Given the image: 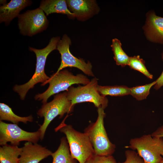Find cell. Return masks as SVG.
<instances>
[{
    "label": "cell",
    "mask_w": 163,
    "mask_h": 163,
    "mask_svg": "<svg viewBox=\"0 0 163 163\" xmlns=\"http://www.w3.org/2000/svg\"><path fill=\"white\" fill-rule=\"evenodd\" d=\"M74 106L68 99L66 91L56 94L51 101L43 104L37 113L38 116L44 118L38 129L40 133V139L43 140L48 126L55 118L59 116L61 118L65 114L71 113Z\"/></svg>",
    "instance_id": "6"
},
{
    "label": "cell",
    "mask_w": 163,
    "mask_h": 163,
    "mask_svg": "<svg viewBox=\"0 0 163 163\" xmlns=\"http://www.w3.org/2000/svg\"><path fill=\"white\" fill-rule=\"evenodd\" d=\"M33 120L31 115L26 117L18 116L14 114L8 106L3 103H0V121H9L13 124H18L19 122L26 123L27 122H32Z\"/></svg>",
    "instance_id": "18"
},
{
    "label": "cell",
    "mask_w": 163,
    "mask_h": 163,
    "mask_svg": "<svg viewBox=\"0 0 163 163\" xmlns=\"http://www.w3.org/2000/svg\"><path fill=\"white\" fill-rule=\"evenodd\" d=\"M40 133L37 131L30 132L22 129L18 124L6 123L0 121V145L10 142L11 145L18 146L20 142L27 141L37 143L40 139Z\"/></svg>",
    "instance_id": "10"
},
{
    "label": "cell",
    "mask_w": 163,
    "mask_h": 163,
    "mask_svg": "<svg viewBox=\"0 0 163 163\" xmlns=\"http://www.w3.org/2000/svg\"><path fill=\"white\" fill-rule=\"evenodd\" d=\"M128 65L131 68L141 72L148 78H152V75L149 72L145 66L144 61L139 56L130 57Z\"/></svg>",
    "instance_id": "22"
},
{
    "label": "cell",
    "mask_w": 163,
    "mask_h": 163,
    "mask_svg": "<svg viewBox=\"0 0 163 163\" xmlns=\"http://www.w3.org/2000/svg\"><path fill=\"white\" fill-rule=\"evenodd\" d=\"M66 117L55 129L66 136L71 155L79 163H85L94 155V151L89 138L85 133L75 129L72 126L65 123Z\"/></svg>",
    "instance_id": "2"
},
{
    "label": "cell",
    "mask_w": 163,
    "mask_h": 163,
    "mask_svg": "<svg viewBox=\"0 0 163 163\" xmlns=\"http://www.w3.org/2000/svg\"><path fill=\"white\" fill-rule=\"evenodd\" d=\"M60 39L59 37H54L50 39L48 44L45 48L40 49L29 47L36 56V64L35 72L31 78L26 83L22 85H15L14 91L17 92L20 99L24 100L28 91L33 88L36 84L41 83L43 85L50 78L45 73V66L48 55L53 50L56 49L57 44Z\"/></svg>",
    "instance_id": "1"
},
{
    "label": "cell",
    "mask_w": 163,
    "mask_h": 163,
    "mask_svg": "<svg viewBox=\"0 0 163 163\" xmlns=\"http://www.w3.org/2000/svg\"><path fill=\"white\" fill-rule=\"evenodd\" d=\"M163 60V55H162ZM156 83L154 85V88L158 90L163 86V71L159 77L156 81Z\"/></svg>",
    "instance_id": "25"
},
{
    "label": "cell",
    "mask_w": 163,
    "mask_h": 163,
    "mask_svg": "<svg viewBox=\"0 0 163 163\" xmlns=\"http://www.w3.org/2000/svg\"><path fill=\"white\" fill-rule=\"evenodd\" d=\"M71 44V40L66 34H64L59 41L56 49L61 54V61L56 73L66 67H73L80 69L88 76H94L91 62L88 61L86 63L83 59L74 56L70 51L69 46Z\"/></svg>",
    "instance_id": "9"
},
{
    "label": "cell",
    "mask_w": 163,
    "mask_h": 163,
    "mask_svg": "<svg viewBox=\"0 0 163 163\" xmlns=\"http://www.w3.org/2000/svg\"><path fill=\"white\" fill-rule=\"evenodd\" d=\"M85 163H117L112 155L103 156L94 155L88 159Z\"/></svg>",
    "instance_id": "23"
},
{
    "label": "cell",
    "mask_w": 163,
    "mask_h": 163,
    "mask_svg": "<svg viewBox=\"0 0 163 163\" xmlns=\"http://www.w3.org/2000/svg\"><path fill=\"white\" fill-rule=\"evenodd\" d=\"M90 81L87 77L82 74L74 75L67 70H61L55 73L45 83L41 85L43 86L49 83V85L44 92L36 95L34 98L36 100L41 101L43 104H44L47 103L48 99L51 96L62 91H66L72 85L82 84L85 85Z\"/></svg>",
    "instance_id": "3"
},
{
    "label": "cell",
    "mask_w": 163,
    "mask_h": 163,
    "mask_svg": "<svg viewBox=\"0 0 163 163\" xmlns=\"http://www.w3.org/2000/svg\"><path fill=\"white\" fill-rule=\"evenodd\" d=\"M39 8L46 16L54 13L66 14L69 18L74 17V14L69 10L65 0H43L41 1Z\"/></svg>",
    "instance_id": "15"
},
{
    "label": "cell",
    "mask_w": 163,
    "mask_h": 163,
    "mask_svg": "<svg viewBox=\"0 0 163 163\" xmlns=\"http://www.w3.org/2000/svg\"><path fill=\"white\" fill-rule=\"evenodd\" d=\"M52 152L46 147L28 142L24 143L19 158V163H39L51 155Z\"/></svg>",
    "instance_id": "13"
},
{
    "label": "cell",
    "mask_w": 163,
    "mask_h": 163,
    "mask_svg": "<svg viewBox=\"0 0 163 163\" xmlns=\"http://www.w3.org/2000/svg\"><path fill=\"white\" fill-rule=\"evenodd\" d=\"M125 161L118 163H145L142 159L134 150H128L125 152Z\"/></svg>",
    "instance_id": "24"
},
{
    "label": "cell",
    "mask_w": 163,
    "mask_h": 163,
    "mask_svg": "<svg viewBox=\"0 0 163 163\" xmlns=\"http://www.w3.org/2000/svg\"><path fill=\"white\" fill-rule=\"evenodd\" d=\"M162 55H163V51L162 53Z\"/></svg>",
    "instance_id": "29"
},
{
    "label": "cell",
    "mask_w": 163,
    "mask_h": 163,
    "mask_svg": "<svg viewBox=\"0 0 163 163\" xmlns=\"http://www.w3.org/2000/svg\"><path fill=\"white\" fill-rule=\"evenodd\" d=\"M161 163H163V159L162 161L161 162Z\"/></svg>",
    "instance_id": "28"
},
{
    "label": "cell",
    "mask_w": 163,
    "mask_h": 163,
    "mask_svg": "<svg viewBox=\"0 0 163 163\" xmlns=\"http://www.w3.org/2000/svg\"><path fill=\"white\" fill-rule=\"evenodd\" d=\"M6 0H0V4H2V5H3L6 4Z\"/></svg>",
    "instance_id": "27"
},
{
    "label": "cell",
    "mask_w": 163,
    "mask_h": 163,
    "mask_svg": "<svg viewBox=\"0 0 163 163\" xmlns=\"http://www.w3.org/2000/svg\"><path fill=\"white\" fill-rule=\"evenodd\" d=\"M104 109L97 108L98 116L95 123L89 125L84 130L93 146L95 155L108 156L114 153L116 148L110 140L104 124L106 116Z\"/></svg>",
    "instance_id": "4"
},
{
    "label": "cell",
    "mask_w": 163,
    "mask_h": 163,
    "mask_svg": "<svg viewBox=\"0 0 163 163\" xmlns=\"http://www.w3.org/2000/svg\"><path fill=\"white\" fill-rule=\"evenodd\" d=\"M125 148L136 150L145 163H161L163 159V138L144 135L131 139Z\"/></svg>",
    "instance_id": "5"
},
{
    "label": "cell",
    "mask_w": 163,
    "mask_h": 163,
    "mask_svg": "<svg viewBox=\"0 0 163 163\" xmlns=\"http://www.w3.org/2000/svg\"><path fill=\"white\" fill-rule=\"evenodd\" d=\"M151 135L153 137L163 138V124L158 127Z\"/></svg>",
    "instance_id": "26"
},
{
    "label": "cell",
    "mask_w": 163,
    "mask_h": 163,
    "mask_svg": "<svg viewBox=\"0 0 163 163\" xmlns=\"http://www.w3.org/2000/svg\"><path fill=\"white\" fill-rule=\"evenodd\" d=\"M143 29L147 39L153 43L163 44V18L152 11L147 13Z\"/></svg>",
    "instance_id": "12"
},
{
    "label": "cell",
    "mask_w": 163,
    "mask_h": 163,
    "mask_svg": "<svg viewBox=\"0 0 163 163\" xmlns=\"http://www.w3.org/2000/svg\"><path fill=\"white\" fill-rule=\"evenodd\" d=\"M68 7L80 21H85L98 13L99 8L94 0H66Z\"/></svg>",
    "instance_id": "11"
},
{
    "label": "cell",
    "mask_w": 163,
    "mask_h": 163,
    "mask_svg": "<svg viewBox=\"0 0 163 163\" xmlns=\"http://www.w3.org/2000/svg\"><path fill=\"white\" fill-rule=\"evenodd\" d=\"M98 91L104 96L109 95L121 96L130 94V88L124 86H106L98 85Z\"/></svg>",
    "instance_id": "20"
},
{
    "label": "cell",
    "mask_w": 163,
    "mask_h": 163,
    "mask_svg": "<svg viewBox=\"0 0 163 163\" xmlns=\"http://www.w3.org/2000/svg\"><path fill=\"white\" fill-rule=\"evenodd\" d=\"M22 148L7 144L0 147V163H19Z\"/></svg>",
    "instance_id": "17"
},
{
    "label": "cell",
    "mask_w": 163,
    "mask_h": 163,
    "mask_svg": "<svg viewBox=\"0 0 163 163\" xmlns=\"http://www.w3.org/2000/svg\"><path fill=\"white\" fill-rule=\"evenodd\" d=\"M18 18V28L23 35L32 37L46 30L49 25L44 11L39 8L27 11Z\"/></svg>",
    "instance_id": "8"
},
{
    "label": "cell",
    "mask_w": 163,
    "mask_h": 163,
    "mask_svg": "<svg viewBox=\"0 0 163 163\" xmlns=\"http://www.w3.org/2000/svg\"><path fill=\"white\" fill-rule=\"evenodd\" d=\"M52 163H78L72 156L66 138L61 139L60 144L57 150L52 153Z\"/></svg>",
    "instance_id": "16"
},
{
    "label": "cell",
    "mask_w": 163,
    "mask_h": 163,
    "mask_svg": "<svg viewBox=\"0 0 163 163\" xmlns=\"http://www.w3.org/2000/svg\"><path fill=\"white\" fill-rule=\"evenodd\" d=\"M32 3L29 0H11L0 7V23L9 25L14 18L18 17L20 12Z\"/></svg>",
    "instance_id": "14"
},
{
    "label": "cell",
    "mask_w": 163,
    "mask_h": 163,
    "mask_svg": "<svg viewBox=\"0 0 163 163\" xmlns=\"http://www.w3.org/2000/svg\"><path fill=\"white\" fill-rule=\"evenodd\" d=\"M97 79L93 78L87 84L79 85L75 87L71 86L66 91L68 99L72 105L84 102L93 103L97 108L104 109L107 106L108 100L105 96L101 95L97 89Z\"/></svg>",
    "instance_id": "7"
},
{
    "label": "cell",
    "mask_w": 163,
    "mask_h": 163,
    "mask_svg": "<svg viewBox=\"0 0 163 163\" xmlns=\"http://www.w3.org/2000/svg\"><path fill=\"white\" fill-rule=\"evenodd\" d=\"M120 40L117 38L112 40L111 46L114 56V59L116 64L122 67L128 65L130 57L126 53L122 48Z\"/></svg>",
    "instance_id": "19"
},
{
    "label": "cell",
    "mask_w": 163,
    "mask_h": 163,
    "mask_svg": "<svg viewBox=\"0 0 163 163\" xmlns=\"http://www.w3.org/2000/svg\"><path fill=\"white\" fill-rule=\"evenodd\" d=\"M156 82L155 81L150 84L130 88V94L138 101L145 99L149 94L151 87Z\"/></svg>",
    "instance_id": "21"
}]
</instances>
